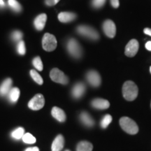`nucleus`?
I'll return each mask as SVG.
<instances>
[{"label": "nucleus", "instance_id": "obj_1", "mask_svg": "<svg viewBox=\"0 0 151 151\" xmlns=\"http://www.w3.org/2000/svg\"><path fill=\"white\" fill-rule=\"evenodd\" d=\"M138 87L132 81H126L122 86V94L127 101H134L138 96Z\"/></svg>", "mask_w": 151, "mask_h": 151}, {"label": "nucleus", "instance_id": "obj_2", "mask_svg": "<svg viewBox=\"0 0 151 151\" xmlns=\"http://www.w3.org/2000/svg\"><path fill=\"white\" fill-rule=\"evenodd\" d=\"M120 127L129 134H136L139 132V127L132 119L128 117H122L120 119Z\"/></svg>", "mask_w": 151, "mask_h": 151}, {"label": "nucleus", "instance_id": "obj_3", "mask_svg": "<svg viewBox=\"0 0 151 151\" xmlns=\"http://www.w3.org/2000/svg\"><path fill=\"white\" fill-rule=\"evenodd\" d=\"M76 30L79 35L91 40H97L99 38V35L97 32L90 26L80 25L77 27Z\"/></svg>", "mask_w": 151, "mask_h": 151}, {"label": "nucleus", "instance_id": "obj_4", "mask_svg": "<svg viewBox=\"0 0 151 151\" xmlns=\"http://www.w3.org/2000/svg\"><path fill=\"white\" fill-rule=\"evenodd\" d=\"M67 48L69 53L74 58H80L82 56V48L78 41L74 39H71L68 41Z\"/></svg>", "mask_w": 151, "mask_h": 151}, {"label": "nucleus", "instance_id": "obj_5", "mask_svg": "<svg viewBox=\"0 0 151 151\" xmlns=\"http://www.w3.org/2000/svg\"><path fill=\"white\" fill-rule=\"evenodd\" d=\"M57 39L54 35L50 33H46L42 39V46L48 52L53 51L57 47Z\"/></svg>", "mask_w": 151, "mask_h": 151}, {"label": "nucleus", "instance_id": "obj_6", "mask_svg": "<svg viewBox=\"0 0 151 151\" xmlns=\"http://www.w3.org/2000/svg\"><path fill=\"white\" fill-rule=\"evenodd\" d=\"M50 77L52 81L62 85H66L69 83L68 77L58 68L52 69L50 73Z\"/></svg>", "mask_w": 151, "mask_h": 151}, {"label": "nucleus", "instance_id": "obj_7", "mask_svg": "<svg viewBox=\"0 0 151 151\" xmlns=\"http://www.w3.org/2000/svg\"><path fill=\"white\" fill-rule=\"evenodd\" d=\"M45 99L41 94H37L28 103V106L32 110L37 111L44 106Z\"/></svg>", "mask_w": 151, "mask_h": 151}, {"label": "nucleus", "instance_id": "obj_8", "mask_svg": "<svg viewBox=\"0 0 151 151\" xmlns=\"http://www.w3.org/2000/svg\"><path fill=\"white\" fill-rule=\"evenodd\" d=\"M86 78L90 86L94 87V88H97L101 84V76H100L99 73L96 71L92 70L88 71L86 75Z\"/></svg>", "mask_w": 151, "mask_h": 151}, {"label": "nucleus", "instance_id": "obj_9", "mask_svg": "<svg viewBox=\"0 0 151 151\" xmlns=\"http://www.w3.org/2000/svg\"><path fill=\"white\" fill-rule=\"evenodd\" d=\"M138 50H139V42L136 39H132L126 46L124 53L127 57L132 58L137 55Z\"/></svg>", "mask_w": 151, "mask_h": 151}, {"label": "nucleus", "instance_id": "obj_10", "mask_svg": "<svg viewBox=\"0 0 151 151\" xmlns=\"http://www.w3.org/2000/svg\"><path fill=\"white\" fill-rule=\"evenodd\" d=\"M103 30L105 35L109 38H113L116 36V24L112 20H107L103 24Z\"/></svg>", "mask_w": 151, "mask_h": 151}, {"label": "nucleus", "instance_id": "obj_11", "mask_svg": "<svg viewBox=\"0 0 151 151\" xmlns=\"http://www.w3.org/2000/svg\"><path fill=\"white\" fill-rule=\"evenodd\" d=\"M86 87L83 83H78L73 87L71 90V94L72 97L75 99H80L83 96L86 92Z\"/></svg>", "mask_w": 151, "mask_h": 151}, {"label": "nucleus", "instance_id": "obj_12", "mask_svg": "<svg viewBox=\"0 0 151 151\" xmlns=\"http://www.w3.org/2000/svg\"><path fill=\"white\" fill-rule=\"evenodd\" d=\"M91 104L94 109H101V110L107 109L110 106V103H109L108 100L101 99V98L93 99L92 101Z\"/></svg>", "mask_w": 151, "mask_h": 151}, {"label": "nucleus", "instance_id": "obj_13", "mask_svg": "<svg viewBox=\"0 0 151 151\" xmlns=\"http://www.w3.org/2000/svg\"><path fill=\"white\" fill-rule=\"evenodd\" d=\"M65 145V139L62 134H59L56 137L52 143V151H61Z\"/></svg>", "mask_w": 151, "mask_h": 151}, {"label": "nucleus", "instance_id": "obj_14", "mask_svg": "<svg viewBox=\"0 0 151 151\" xmlns=\"http://www.w3.org/2000/svg\"><path fill=\"white\" fill-rule=\"evenodd\" d=\"M51 114L55 119H56L58 121L61 122H65L66 120V118H67L65 111L57 106H54L53 108H52Z\"/></svg>", "mask_w": 151, "mask_h": 151}, {"label": "nucleus", "instance_id": "obj_15", "mask_svg": "<svg viewBox=\"0 0 151 151\" xmlns=\"http://www.w3.org/2000/svg\"><path fill=\"white\" fill-rule=\"evenodd\" d=\"M47 20L46 14H42L39 15L37 18L35 19L34 21V25L37 30H42L45 27Z\"/></svg>", "mask_w": 151, "mask_h": 151}, {"label": "nucleus", "instance_id": "obj_16", "mask_svg": "<svg viewBox=\"0 0 151 151\" xmlns=\"http://www.w3.org/2000/svg\"><path fill=\"white\" fill-rule=\"evenodd\" d=\"M12 80L11 78H7L0 86V95L5 96L8 94L11 89Z\"/></svg>", "mask_w": 151, "mask_h": 151}, {"label": "nucleus", "instance_id": "obj_17", "mask_svg": "<svg viewBox=\"0 0 151 151\" xmlns=\"http://www.w3.org/2000/svg\"><path fill=\"white\" fill-rule=\"evenodd\" d=\"M76 18V15L71 12H61L58 15V19L62 22H69Z\"/></svg>", "mask_w": 151, "mask_h": 151}, {"label": "nucleus", "instance_id": "obj_18", "mask_svg": "<svg viewBox=\"0 0 151 151\" xmlns=\"http://www.w3.org/2000/svg\"><path fill=\"white\" fill-rule=\"evenodd\" d=\"M80 119L82 123L87 127H92L94 124V121L90 116L89 113L87 112H82L80 115Z\"/></svg>", "mask_w": 151, "mask_h": 151}, {"label": "nucleus", "instance_id": "obj_19", "mask_svg": "<svg viewBox=\"0 0 151 151\" xmlns=\"http://www.w3.org/2000/svg\"><path fill=\"white\" fill-rule=\"evenodd\" d=\"M92 149L93 146L92 143L86 141L79 142L76 147V151H92Z\"/></svg>", "mask_w": 151, "mask_h": 151}, {"label": "nucleus", "instance_id": "obj_20", "mask_svg": "<svg viewBox=\"0 0 151 151\" xmlns=\"http://www.w3.org/2000/svg\"><path fill=\"white\" fill-rule=\"evenodd\" d=\"M19 97H20V90L18 88H11L9 93V98L11 102H16Z\"/></svg>", "mask_w": 151, "mask_h": 151}, {"label": "nucleus", "instance_id": "obj_21", "mask_svg": "<svg viewBox=\"0 0 151 151\" xmlns=\"http://www.w3.org/2000/svg\"><path fill=\"white\" fill-rule=\"evenodd\" d=\"M9 6L13 11L16 13L20 12L22 10L21 5L19 4V2L16 0H9L8 1Z\"/></svg>", "mask_w": 151, "mask_h": 151}, {"label": "nucleus", "instance_id": "obj_22", "mask_svg": "<svg viewBox=\"0 0 151 151\" xmlns=\"http://www.w3.org/2000/svg\"><path fill=\"white\" fill-rule=\"evenodd\" d=\"M113 118L111 115L107 114L104 116V117L102 118V120L100 122V126L103 128V129H106L108 126L110 124V123L112 122Z\"/></svg>", "mask_w": 151, "mask_h": 151}, {"label": "nucleus", "instance_id": "obj_23", "mask_svg": "<svg viewBox=\"0 0 151 151\" xmlns=\"http://www.w3.org/2000/svg\"><path fill=\"white\" fill-rule=\"evenodd\" d=\"M24 134V129L22 127H19L12 132V133H11V137L15 139H22Z\"/></svg>", "mask_w": 151, "mask_h": 151}, {"label": "nucleus", "instance_id": "obj_24", "mask_svg": "<svg viewBox=\"0 0 151 151\" xmlns=\"http://www.w3.org/2000/svg\"><path fill=\"white\" fill-rule=\"evenodd\" d=\"M30 75H31V77L32 78V79L34 81H35L37 83H38L39 85H42L43 84V78L41 76L40 74L36 71L35 70H31L30 71Z\"/></svg>", "mask_w": 151, "mask_h": 151}, {"label": "nucleus", "instance_id": "obj_25", "mask_svg": "<svg viewBox=\"0 0 151 151\" xmlns=\"http://www.w3.org/2000/svg\"><path fill=\"white\" fill-rule=\"evenodd\" d=\"M22 140L23 141V142L28 143V144H32V143H35L36 142V138L31 134L27 133L23 135Z\"/></svg>", "mask_w": 151, "mask_h": 151}, {"label": "nucleus", "instance_id": "obj_26", "mask_svg": "<svg viewBox=\"0 0 151 151\" xmlns=\"http://www.w3.org/2000/svg\"><path fill=\"white\" fill-rule=\"evenodd\" d=\"M32 64L36 69L39 71H42L43 70V63L41 61L40 57H36L34 58Z\"/></svg>", "mask_w": 151, "mask_h": 151}, {"label": "nucleus", "instance_id": "obj_27", "mask_svg": "<svg viewBox=\"0 0 151 151\" xmlns=\"http://www.w3.org/2000/svg\"><path fill=\"white\" fill-rule=\"evenodd\" d=\"M17 52L18 54L21 55H24L26 52L25 46H24V42L23 41H18V44H17Z\"/></svg>", "mask_w": 151, "mask_h": 151}, {"label": "nucleus", "instance_id": "obj_28", "mask_svg": "<svg viewBox=\"0 0 151 151\" xmlns=\"http://www.w3.org/2000/svg\"><path fill=\"white\" fill-rule=\"evenodd\" d=\"M22 37V33L20 31H14L11 34V39L14 41H21Z\"/></svg>", "mask_w": 151, "mask_h": 151}, {"label": "nucleus", "instance_id": "obj_29", "mask_svg": "<svg viewBox=\"0 0 151 151\" xmlns=\"http://www.w3.org/2000/svg\"><path fill=\"white\" fill-rule=\"evenodd\" d=\"M106 2V0H92V4L94 8L99 9L102 7Z\"/></svg>", "mask_w": 151, "mask_h": 151}, {"label": "nucleus", "instance_id": "obj_30", "mask_svg": "<svg viewBox=\"0 0 151 151\" xmlns=\"http://www.w3.org/2000/svg\"><path fill=\"white\" fill-rule=\"evenodd\" d=\"M60 1V0H46L45 1V4L47 6H51L55 5L56 4H58Z\"/></svg>", "mask_w": 151, "mask_h": 151}, {"label": "nucleus", "instance_id": "obj_31", "mask_svg": "<svg viewBox=\"0 0 151 151\" xmlns=\"http://www.w3.org/2000/svg\"><path fill=\"white\" fill-rule=\"evenodd\" d=\"M111 6L113 7V8H118L119 5H120V3H119V0H110Z\"/></svg>", "mask_w": 151, "mask_h": 151}, {"label": "nucleus", "instance_id": "obj_32", "mask_svg": "<svg viewBox=\"0 0 151 151\" xmlns=\"http://www.w3.org/2000/svg\"><path fill=\"white\" fill-rule=\"evenodd\" d=\"M143 32H144V33L146 34V35H149L151 37V29H150V28H145Z\"/></svg>", "mask_w": 151, "mask_h": 151}, {"label": "nucleus", "instance_id": "obj_33", "mask_svg": "<svg viewBox=\"0 0 151 151\" xmlns=\"http://www.w3.org/2000/svg\"><path fill=\"white\" fill-rule=\"evenodd\" d=\"M146 48L147 50H149V51H151V41H148L146 43Z\"/></svg>", "mask_w": 151, "mask_h": 151}, {"label": "nucleus", "instance_id": "obj_34", "mask_svg": "<svg viewBox=\"0 0 151 151\" xmlns=\"http://www.w3.org/2000/svg\"><path fill=\"white\" fill-rule=\"evenodd\" d=\"M25 151H39V149L37 147H32V148H28Z\"/></svg>", "mask_w": 151, "mask_h": 151}, {"label": "nucleus", "instance_id": "obj_35", "mask_svg": "<svg viewBox=\"0 0 151 151\" xmlns=\"http://www.w3.org/2000/svg\"><path fill=\"white\" fill-rule=\"evenodd\" d=\"M5 6V3L4 0H0V8H4Z\"/></svg>", "mask_w": 151, "mask_h": 151}, {"label": "nucleus", "instance_id": "obj_36", "mask_svg": "<svg viewBox=\"0 0 151 151\" xmlns=\"http://www.w3.org/2000/svg\"><path fill=\"white\" fill-rule=\"evenodd\" d=\"M150 73H151V67H150Z\"/></svg>", "mask_w": 151, "mask_h": 151}, {"label": "nucleus", "instance_id": "obj_37", "mask_svg": "<svg viewBox=\"0 0 151 151\" xmlns=\"http://www.w3.org/2000/svg\"><path fill=\"white\" fill-rule=\"evenodd\" d=\"M66 151H70V150H67Z\"/></svg>", "mask_w": 151, "mask_h": 151}, {"label": "nucleus", "instance_id": "obj_38", "mask_svg": "<svg viewBox=\"0 0 151 151\" xmlns=\"http://www.w3.org/2000/svg\"><path fill=\"white\" fill-rule=\"evenodd\" d=\"M150 106H151V104H150Z\"/></svg>", "mask_w": 151, "mask_h": 151}]
</instances>
